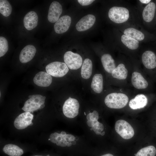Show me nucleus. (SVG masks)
<instances>
[{
  "label": "nucleus",
  "instance_id": "nucleus-1",
  "mask_svg": "<svg viewBox=\"0 0 156 156\" xmlns=\"http://www.w3.org/2000/svg\"><path fill=\"white\" fill-rule=\"evenodd\" d=\"M128 100V97L125 94L114 92L108 94L105 98L104 102L109 108L119 109L124 107Z\"/></svg>",
  "mask_w": 156,
  "mask_h": 156
},
{
  "label": "nucleus",
  "instance_id": "nucleus-2",
  "mask_svg": "<svg viewBox=\"0 0 156 156\" xmlns=\"http://www.w3.org/2000/svg\"><path fill=\"white\" fill-rule=\"evenodd\" d=\"M108 16L113 22L120 24L127 21L129 17V10L126 8L121 6H113L109 10Z\"/></svg>",
  "mask_w": 156,
  "mask_h": 156
},
{
  "label": "nucleus",
  "instance_id": "nucleus-3",
  "mask_svg": "<svg viewBox=\"0 0 156 156\" xmlns=\"http://www.w3.org/2000/svg\"><path fill=\"white\" fill-rule=\"evenodd\" d=\"M29 99L25 103L22 109L25 112H31L43 108L46 97L40 94L29 96Z\"/></svg>",
  "mask_w": 156,
  "mask_h": 156
},
{
  "label": "nucleus",
  "instance_id": "nucleus-4",
  "mask_svg": "<svg viewBox=\"0 0 156 156\" xmlns=\"http://www.w3.org/2000/svg\"><path fill=\"white\" fill-rule=\"evenodd\" d=\"M115 129L117 133L125 139H130L134 135V130L132 127L124 120H119L116 121Z\"/></svg>",
  "mask_w": 156,
  "mask_h": 156
},
{
  "label": "nucleus",
  "instance_id": "nucleus-5",
  "mask_svg": "<svg viewBox=\"0 0 156 156\" xmlns=\"http://www.w3.org/2000/svg\"><path fill=\"white\" fill-rule=\"evenodd\" d=\"M45 69L51 75L56 77H61L68 72L69 69L66 64L60 62H52L46 66Z\"/></svg>",
  "mask_w": 156,
  "mask_h": 156
},
{
  "label": "nucleus",
  "instance_id": "nucleus-6",
  "mask_svg": "<svg viewBox=\"0 0 156 156\" xmlns=\"http://www.w3.org/2000/svg\"><path fill=\"white\" fill-rule=\"evenodd\" d=\"M79 107V103L76 99L69 97L63 105V114L67 118H74L78 114Z\"/></svg>",
  "mask_w": 156,
  "mask_h": 156
},
{
  "label": "nucleus",
  "instance_id": "nucleus-7",
  "mask_svg": "<svg viewBox=\"0 0 156 156\" xmlns=\"http://www.w3.org/2000/svg\"><path fill=\"white\" fill-rule=\"evenodd\" d=\"M64 59L65 63L71 70L78 69L82 64L81 57L79 54L71 51H68L65 53Z\"/></svg>",
  "mask_w": 156,
  "mask_h": 156
},
{
  "label": "nucleus",
  "instance_id": "nucleus-8",
  "mask_svg": "<svg viewBox=\"0 0 156 156\" xmlns=\"http://www.w3.org/2000/svg\"><path fill=\"white\" fill-rule=\"evenodd\" d=\"M33 115L30 112H25L19 115L15 119L14 125L18 129H24L31 124Z\"/></svg>",
  "mask_w": 156,
  "mask_h": 156
},
{
  "label": "nucleus",
  "instance_id": "nucleus-9",
  "mask_svg": "<svg viewBox=\"0 0 156 156\" xmlns=\"http://www.w3.org/2000/svg\"><path fill=\"white\" fill-rule=\"evenodd\" d=\"M62 11V5L58 2L54 1L51 4L48 12L47 18L51 23L56 22L59 19Z\"/></svg>",
  "mask_w": 156,
  "mask_h": 156
},
{
  "label": "nucleus",
  "instance_id": "nucleus-10",
  "mask_svg": "<svg viewBox=\"0 0 156 156\" xmlns=\"http://www.w3.org/2000/svg\"><path fill=\"white\" fill-rule=\"evenodd\" d=\"M96 21L95 16L89 14L82 18L76 25L77 30L79 31H86L91 27Z\"/></svg>",
  "mask_w": 156,
  "mask_h": 156
},
{
  "label": "nucleus",
  "instance_id": "nucleus-11",
  "mask_svg": "<svg viewBox=\"0 0 156 156\" xmlns=\"http://www.w3.org/2000/svg\"><path fill=\"white\" fill-rule=\"evenodd\" d=\"M71 19L69 16L65 15L62 16L55 22L54 29L56 33L61 34L66 32L71 24Z\"/></svg>",
  "mask_w": 156,
  "mask_h": 156
},
{
  "label": "nucleus",
  "instance_id": "nucleus-12",
  "mask_svg": "<svg viewBox=\"0 0 156 156\" xmlns=\"http://www.w3.org/2000/svg\"><path fill=\"white\" fill-rule=\"evenodd\" d=\"M52 81L51 75L47 72L43 71L37 73L33 79L34 83L37 86L41 87L49 86Z\"/></svg>",
  "mask_w": 156,
  "mask_h": 156
},
{
  "label": "nucleus",
  "instance_id": "nucleus-13",
  "mask_svg": "<svg viewBox=\"0 0 156 156\" xmlns=\"http://www.w3.org/2000/svg\"><path fill=\"white\" fill-rule=\"evenodd\" d=\"M36 51L35 47L32 45L25 46L21 51L19 55V60L22 63L28 62L34 58Z\"/></svg>",
  "mask_w": 156,
  "mask_h": 156
},
{
  "label": "nucleus",
  "instance_id": "nucleus-14",
  "mask_svg": "<svg viewBox=\"0 0 156 156\" xmlns=\"http://www.w3.org/2000/svg\"><path fill=\"white\" fill-rule=\"evenodd\" d=\"M142 60L143 65L147 68L152 69L156 67V56L151 51L148 50L144 52Z\"/></svg>",
  "mask_w": 156,
  "mask_h": 156
},
{
  "label": "nucleus",
  "instance_id": "nucleus-15",
  "mask_svg": "<svg viewBox=\"0 0 156 156\" xmlns=\"http://www.w3.org/2000/svg\"><path fill=\"white\" fill-rule=\"evenodd\" d=\"M38 17L37 13L34 11L27 13L23 19L24 27L27 29L31 30L36 27L38 25Z\"/></svg>",
  "mask_w": 156,
  "mask_h": 156
},
{
  "label": "nucleus",
  "instance_id": "nucleus-16",
  "mask_svg": "<svg viewBox=\"0 0 156 156\" xmlns=\"http://www.w3.org/2000/svg\"><path fill=\"white\" fill-rule=\"evenodd\" d=\"M148 103L146 97L142 94H137L129 101V105L133 109H140L144 107Z\"/></svg>",
  "mask_w": 156,
  "mask_h": 156
},
{
  "label": "nucleus",
  "instance_id": "nucleus-17",
  "mask_svg": "<svg viewBox=\"0 0 156 156\" xmlns=\"http://www.w3.org/2000/svg\"><path fill=\"white\" fill-rule=\"evenodd\" d=\"M131 81L134 87L138 89H145L148 85L147 81L140 73L137 72L135 71L132 73Z\"/></svg>",
  "mask_w": 156,
  "mask_h": 156
},
{
  "label": "nucleus",
  "instance_id": "nucleus-18",
  "mask_svg": "<svg viewBox=\"0 0 156 156\" xmlns=\"http://www.w3.org/2000/svg\"><path fill=\"white\" fill-rule=\"evenodd\" d=\"M101 60L105 70L112 73L116 66L115 61L111 55L109 54H104L102 56Z\"/></svg>",
  "mask_w": 156,
  "mask_h": 156
},
{
  "label": "nucleus",
  "instance_id": "nucleus-19",
  "mask_svg": "<svg viewBox=\"0 0 156 156\" xmlns=\"http://www.w3.org/2000/svg\"><path fill=\"white\" fill-rule=\"evenodd\" d=\"M155 9V4L153 2H150L144 7L142 11V16L145 22H150L153 20Z\"/></svg>",
  "mask_w": 156,
  "mask_h": 156
},
{
  "label": "nucleus",
  "instance_id": "nucleus-20",
  "mask_svg": "<svg viewBox=\"0 0 156 156\" xmlns=\"http://www.w3.org/2000/svg\"><path fill=\"white\" fill-rule=\"evenodd\" d=\"M91 87L96 93H101L103 88V77L101 74H96L93 76L91 83Z\"/></svg>",
  "mask_w": 156,
  "mask_h": 156
},
{
  "label": "nucleus",
  "instance_id": "nucleus-21",
  "mask_svg": "<svg viewBox=\"0 0 156 156\" xmlns=\"http://www.w3.org/2000/svg\"><path fill=\"white\" fill-rule=\"evenodd\" d=\"M92 64L91 60L87 58L83 61L81 66V74L82 78L88 79L90 78L92 73Z\"/></svg>",
  "mask_w": 156,
  "mask_h": 156
},
{
  "label": "nucleus",
  "instance_id": "nucleus-22",
  "mask_svg": "<svg viewBox=\"0 0 156 156\" xmlns=\"http://www.w3.org/2000/svg\"><path fill=\"white\" fill-rule=\"evenodd\" d=\"M3 150L4 153L10 156H21L23 153L22 149L18 146L12 144L5 145Z\"/></svg>",
  "mask_w": 156,
  "mask_h": 156
},
{
  "label": "nucleus",
  "instance_id": "nucleus-23",
  "mask_svg": "<svg viewBox=\"0 0 156 156\" xmlns=\"http://www.w3.org/2000/svg\"><path fill=\"white\" fill-rule=\"evenodd\" d=\"M128 71L123 64H120L114 69L112 73L114 78L120 80L125 79L127 77Z\"/></svg>",
  "mask_w": 156,
  "mask_h": 156
},
{
  "label": "nucleus",
  "instance_id": "nucleus-24",
  "mask_svg": "<svg viewBox=\"0 0 156 156\" xmlns=\"http://www.w3.org/2000/svg\"><path fill=\"white\" fill-rule=\"evenodd\" d=\"M123 33L124 34L138 41H142L145 38L144 35L141 31L132 27L125 29L123 31Z\"/></svg>",
  "mask_w": 156,
  "mask_h": 156
},
{
  "label": "nucleus",
  "instance_id": "nucleus-25",
  "mask_svg": "<svg viewBox=\"0 0 156 156\" xmlns=\"http://www.w3.org/2000/svg\"><path fill=\"white\" fill-rule=\"evenodd\" d=\"M120 39L122 43L130 49L135 50L139 47V41L129 36L122 34L121 36Z\"/></svg>",
  "mask_w": 156,
  "mask_h": 156
},
{
  "label": "nucleus",
  "instance_id": "nucleus-26",
  "mask_svg": "<svg viewBox=\"0 0 156 156\" xmlns=\"http://www.w3.org/2000/svg\"><path fill=\"white\" fill-rule=\"evenodd\" d=\"M64 137L62 136L60 134L55 132L50 135L49 139L51 142L56 144L57 145L65 147L66 146L67 141L65 139Z\"/></svg>",
  "mask_w": 156,
  "mask_h": 156
},
{
  "label": "nucleus",
  "instance_id": "nucleus-27",
  "mask_svg": "<svg viewBox=\"0 0 156 156\" xmlns=\"http://www.w3.org/2000/svg\"><path fill=\"white\" fill-rule=\"evenodd\" d=\"M12 12V7L9 2L6 0H0V13L6 17L10 15Z\"/></svg>",
  "mask_w": 156,
  "mask_h": 156
},
{
  "label": "nucleus",
  "instance_id": "nucleus-28",
  "mask_svg": "<svg viewBox=\"0 0 156 156\" xmlns=\"http://www.w3.org/2000/svg\"><path fill=\"white\" fill-rule=\"evenodd\" d=\"M156 154V149L153 146H149L139 150L135 156H155Z\"/></svg>",
  "mask_w": 156,
  "mask_h": 156
},
{
  "label": "nucleus",
  "instance_id": "nucleus-29",
  "mask_svg": "<svg viewBox=\"0 0 156 156\" xmlns=\"http://www.w3.org/2000/svg\"><path fill=\"white\" fill-rule=\"evenodd\" d=\"M8 49V41L3 37H0V57L4 55Z\"/></svg>",
  "mask_w": 156,
  "mask_h": 156
},
{
  "label": "nucleus",
  "instance_id": "nucleus-30",
  "mask_svg": "<svg viewBox=\"0 0 156 156\" xmlns=\"http://www.w3.org/2000/svg\"><path fill=\"white\" fill-rule=\"evenodd\" d=\"M103 125L97 121L94 124L91 128V130H93L95 133L97 135H101V133L104 129Z\"/></svg>",
  "mask_w": 156,
  "mask_h": 156
},
{
  "label": "nucleus",
  "instance_id": "nucleus-31",
  "mask_svg": "<svg viewBox=\"0 0 156 156\" xmlns=\"http://www.w3.org/2000/svg\"><path fill=\"white\" fill-rule=\"evenodd\" d=\"M99 118V114L96 110L94 111L92 113H90L86 116L88 120H98Z\"/></svg>",
  "mask_w": 156,
  "mask_h": 156
},
{
  "label": "nucleus",
  "instance_id": "nucleus-32",
  "mask_svg": "<svg viewBox=\"0 0 156 156\" xmlns=\"http://www.w3.org/2000/svg\"><path fill=\"white\" fill-rule=\"evenodd\" d=\"M94 0H78V3L82 6H86L91 4Z\"/></svg>",
  "mask_w": 156,
  "mask_h": 156
},
{
  "label": "nucleus",
  "instance_id": "nucleus-33",
  "mask_svg": "<svg viewBox=\"0 0 156 156\" xmlns=\"http://www.w3.org/2000/svg\"><path fill=\"white\" fill-rule=\"evenodd\" d=\"M64 138L67 142H71L75 140V138L73 135L69 134H66Z\"/></svg>",
  "mask_w": 156,
  "mask_h": 156
},
{
  "label": "nucleus",
  "instance_id": "nucleus-34",
  "mask_svg": "<svg viewBox=\"0 0 156 156\" xmlns=\"http://www.w3.org/2000/svg\"><path fill=\"white\" fill-rule=\"evenodd\" d=\"M140 1L142 3L144 4L149 3L151 2V0H140Z\"/></svg>",
  "mask_w": 156,
  "mask_h": 156
},
{
  "label": "nucleus",
  "instance_id": "nucleus-35",
  "mask_svg": "<svg viewBox=\"0 0 156 156\" xmlns=\"http://www.w3.org/2000/svg\"><path fill=\"white\" fill-rule=\"evenodd\" d=\"M72 144L70 142H67L66 143V145L67 146H71Z\"/></svg>",
  "mask_w": 156,
  "mask_h": 156
},
{
  "label": "nucleus",
  "instance_id": "nucleus-36",
  "mask_svg": "<svg viewBox=\"0 0 156 156\" xmlns=\"http://www.w3.org/2000/svg\"><path fill=\"white\" fill-rule=\"evenodd\" d=\"M60 134L63 136H65L66 134V133L65 132L63 131H62Z\"/></svg>",
  "mask_w": 156,
  "mask_h": 156
},
{
  "label": "nucleus",
  "instance_id": "nucleus-37",
  "mask_svg": "<svg viewBox=\"0 0 156 156\" xmlns=\"http://www.w3.org/2000/svg\"><path fill=\"white\" fill-rule=\"evenodd\" d=\"M101 156H114L112 154L108 153V154H105Z\"/></svg>",
  "mask_w": 156,
  "mask_h": 156
},
{
  "label": "nucleus",
  "instance_id": "nucleus-38",
  "mask_svg": "<svg viewBox=\"0 0 156 156\" xmlns=\"http://www.w3.org/2000/svg\"><path fill=\"white\" fill-rule=\"evenodd\" d=\"M71 143L73 145H75L76 143V142L75 140L71 141Z\"/></svg>",
  "mask_w": 156,
  "mask_h": 156
},
{
  "label": "nucleus",
  "instance_id": "nucleus-39",
  "mask_svg": "<svg viewBox=\"0 0 156 156\" xmlns=\"http://www.w3.org/2000/svg\"><path fill=\"white\" fill-rule=\"evenodd\" d=\"M104 134H105V132L103 131V132H101V135H104Z\"/></svg>",
  "mask_w": 156,
  "mask_h": 156
},
{
  "label": "nucleus",
  "instance_id": "nucleus-40",
  "mask_svg": "<svg viewBox=\"0 0 156 156\" xmlns=\"http://www.w3.org/2000/svg\"><path fill=\"white\" fill-rule=\"evenodd\" d=\"M42 156L36 155H34V156Z\"/></svg>",
  "mask_w": 156,
  "mask_h": 156
},
{
  "label": "nucleus",
  "instance_id": "nucleus-41",
  "mask_svg": "<svg viewBox=\"0 0 156 156\" xmlns=\"http://www.w3.org/2000/svg\"><path fill=\"white\" fill-rule=\"evenodd\" d=\"M47 156H49V155H47Z\"/></svg>",
  "mask_w": 156,
  "mask_h": 156
},
{
  "label": "nucleus",
  "instance_id": "nucleus-42",
  "mask_svg": "<svg viewBox=\"0 0 156 156\" xmlns=\"http://www.w3.org/2000/svg\"><path fill=\"white\" fill-rule=\"evenodd\" d=\"M48 140H50V139L49 138V139H48Z\"/></svg>",
  "mask_w": 156,
  "mask_h": 156
}]
</instances>
